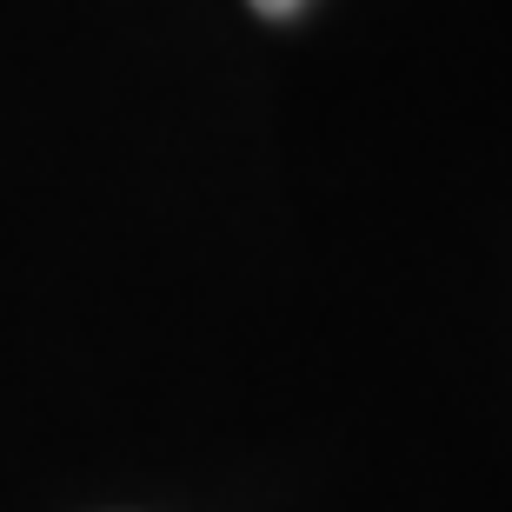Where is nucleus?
<instances>
[{"instance_id": "f257e3e1", "label": "nucleus", "mask_w": 512, "mask_h": 512, "mask_svg": "<svg viewBox=\"0 0 512 512\" xmlns=\"http://www.w3.org/2000/svg\"><path fill=\"white\" fill-rule=\"evenodd\" d=\"M253 7H260L266 20H286V14H293V7H300V0H253Z\"/></svg>"}]
</instances>
